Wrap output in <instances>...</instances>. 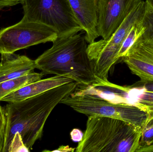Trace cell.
Masks as SVG:
<instances>
[{
    "label": "cell",
    "instance_id": "6da1fadb",
    "mask_svg": "<svg viewBox=\"0 0 153 152\" xmlns=\"http://www.w3.org/2000/svg\"><path fill=\"white\" fill-rule=\"evenodd\" d=\"M78 84L75 81L48 90L26 100L8 103L3 107L6 119V139L3 152H7L16 133L21 136L30 151L41 138L46 121L63 99L73 93Z\"/></svg>",
    "mask_w": 153,
    "mask_h": 152
},
{
    "label": "cell",
    "instance_id": "7a4b0ae2",
    "mask_svg": "<svg viewBox=\"0 0 153 152\" xmlns=\"http://www.w3.org/2000/svg\"><path fill=\"white\" fill-rule=\"evenodd\" d=\"M53 43L35 60L36 68L44 75L66 76L81 86L91 85L99 80L87 54L85 36L74 33L57 37Z\"/></svg>",
    "mask_w": 153,
    "mask_h": 152
},
{
    "label": "cell",
    "instance_id": "3957f363",
    "mask_svg": "<svg viewBox=\"0 0 153 152\" xmlns=\"http://www.w3.org/2000/svg\"><path fill=\"white\" fill-rule=\"evenodd\" d=\"M142 129L121 120L104 116L88 117L77 152H135Z\"/></svg>",
    "mask_w": 153,
    "mask_h": 152
},
{
    "label": "cell",
    "instance_id": "277c9868",
    "mask_svg": "<svg viewBox=\"0 0 153 152\" xmlns=\"http://www.w3.org/2000/svg\"><path fill=\"white\" fill-rule=\"evenodd\" d=\"M22 19L39 22L54 29L58 36L83 30L69 0H22Z\"/></svg>",
    "mask_w": 153,
    "mask_h": 152
},
{
    "label": "cell",
    "instance_id": "5b68a950",
    "mask_svg": "<svg viewBox=\"0 0 153 152\" xmlns=\"http://www.w3.org/2000/svg\"><path fill=\"white\" fill-rule=\"evenodd\" d=\"M60 104L88 117L100 116L121 120L142 129L148 117L146 112L135 104H114L94 95L72 93Z\"/></svg>",
    "mask_w": 153,
    "mask_h": 152
},
{
    "label": "cell",
    "instance_id": "8992f818",
    "mask_svg": "<svg viewBox=\"0 0 153 152\" xmlns=\"http://www.w3.org/2000/svg\"><path fill=\"white\" fill-rule=\"evenodd\" d=\"M57 36L54 29L22 19L16 24L0 29V54L12 53L32 46L53 42Z\"/></svg>",
    "mask_w": 153,
    "mask_h": 152
},
{
    "label": "cell",
    "instance_id": "52a82bcc",
    "mask_svg": "<svg viewBox=\"0 0 153 152\" xmlns=\"http://www.w3.org/2000/svg\"><path fill=\"white\" fill-rule=\"evenodd\" d=\"M138 0H97L99 36L107 40L116 32Z\"/></svg>",
    "mask_w": 153,
    "mask_h": 152
},
{
    "label": "cell",
    "instance_id": "ba28073f",
    "mask_svg": "<svg viewBox=\"0 0 153 152\" xmlns=\"http://www.w3.org/2000/svg\"><path fill=\"white\" fill-rule=\"evenodd\" d=\"M121 60L141 83L153 81V44L139 37Z\"/></svg>",
    "mask_w": 153,
    "mask_h": 152
},
{
    "label": "cell",
    "instance_id": "9c48e42d",
    "mask_svg": "<svg viewBox=\"0 0 153 152\" xmlns=\"http://www.w3.org/2000/svg\"><path fill=\"white\" fill-rule=\"evenodd\" d=\"M79 24L85 32V40L90 44L99 37L97 32V0H69Z\"/></svg>",
    "mask_w": 153,
    "mask_h": 152
},
{
    "label": "cell",
    "instance_id": "30bf717a",
    "mask_svg": "<svg viewBox=\"0 0 153 152\" xmlns=\"http://www.w3.org/2000/svg\"><path fill=\"white\" fill-rule=\"evenodd\" d=\"M73 81H74L69 77L55 75L24 86L4 97L1 101L8 103L20 101Z\"/></svg>",
    "mask_w": 153,
    "mask_h": 152
},
{
    "label": "cell",
    "instance_id": "8fae6325",
    "mask_svg": "<svg viewBox=\"0 0 153 152\" xmlns=\"http://www.w3.org/2000/svg\"><path fill=\"white\" fill-rule=\"evenodd\" d=\"M1 54L0 83L26 76L36 68L35 60L14 53Z\"/></svg>",
    "mask_w": 153,
    "mask_h": 152
},
{
    "label": "cell",
    "instance_id": "7c38bea8",
    "mask_svg": "<svg viewBox=\"0 0 153 152\" xmlns=\"http://www.w3.org/2000/svg\"><path fill=\"white\" fill-rule=\"evenodd\" d=\"M146 7L147 4L146 1L138 0L119 27L107 40V43L112 47L120 48L131 28L136 24L142 22L146 11Z\"/></svg>",
    "mask_w": 153,
    "mask_h": 152
},
{
    "label": "cell",
    "instance_id": "4fadbf2b",
    "mask_svg": "<svg viewBox=\"0 0 153 152\" xmlns=\"http://www.w3.org/2000/svg\"><path fill=\"white\" fill-rule=\"evenodd\" d=\"M44 74L31 72L30 74L14 79H10L0 83V101L9 94L20 89L24 86L42 79Z\"/></svg>",
    "mask_w": 153,
    "mask_h": 152
},
{
    "label": "cell",
    "instance_id": "5bb4252c",
    "mask_svg": "<svg viewBox=\"0 0 153 152\" xmlns=\"http://www.w3.org/2000/svg\"><path fill=\"white\" fill-rule=\"evenodd\" d=\"M143 30L142 22L137 23L131 28L123 41L119 52L118 57L120 60L125 56L128 49L141 36Z\"/></svg>",
    "mask_w": 153,
    "mask_h": 152
},
{
    "label": "cell",
    "instance_id": "9a60e30c",
    "mask_svg": "<svg viewBox=\"0 0 153 152\" xmlns=\"http://www.w3.org/2000/svg\"><path fill=\"white\" fill-rule=\"evenodd\" d=\"M146 4V11L142 21L143 30L140 37L153 44V8Z\"/></svg>",
    "mask_w": 153,
    "mask_h": 152
},
{
    "label": "cell",
    "instance_id": "2e32d148",
    "mask_svg": "<svg viewBox=\"0 0 153 152\" xmlns=\"http://www.w3.org/2000/svg\"><path fill=\"white\" fill-rule=\"evenodd\" d=\"M153 144V117H148L142 130L139 146L136 151L139 152L140 150L145 147L150 146Z\"/></svg>",
    "mask_w": 153,
    "mask_h": 152
},
{
    "label": "cell",
    "instance_id": "e0dca14e",
    "mask_svg": "<svg viewBox=\"0 0 153 152\" xmlns=\"http://www.w3.org/2000/svg\"><path fill=\"white\" fill-rule=\"evenodd\" d=\"M135 105L146 112L148 117H153V93L144 90L135 102Z\"/></svg>",
    "mask_w": 153,
    "mask_h": 152
},
{
    "label": "cell",
    "instance_id": "ac0fdd59",
    "mask_svg": "<svg viewBox=\"0 0 153 152\" xmlns=\"http://www.w3.org/2000/svg\"><path fill=\"white\" fill-rule=\"evenodd\" d=\"M23 142L21 136L19 133L15 134L12 140L7 152H30Z\"/></svg>",
    "mask_w": 153,
    "mask_h": 152
},
{
    "label": "cell",
    "instance_id": "d6986e66",
    "mask_svg": "<svg viewBox=\"0 0 153 152\" xmlns=\"http://www.w3.org/2000/svg\"><path fill=\"white\" fill-rule=\"evenodd\" d=\"M1 102V101H0ZM6 119L3 107L0 104V152H3L6 139Z\"/></svg>",
    "mask_w": 153,
    "mask_h": 152
},
{
    "label": "cell",
    "instance_id": "ffe728a7",
    "mask_svg": "<svg viewBox=\"0 0 153 152\" xmlns=\"http://www.w3.org/2000/svg\"><path fill=\"white\" fill-rule=\"evenodd\" d=\"M83 136L82 132L78 129H74L71 133L72 140L75 142H80L82 139Z\"/></svg>",
    "mask_w": 153,
    "mask_h": 152
},
{
    "label": "cell",
    "instance_id": "44dd1931",
    "mask_svg": "<svg viewBox=\"0 0 153 152\" xmlns=\"http://www.w3.org/2000/svg\"><path fill=\"white\" fill-rule=\"evenodd\" d=\"M22 0H0V4L5 6H11L21 3Z\"/></svg>",
    "mask_w": 153,
    "mask_h": 152
},
{
    "label": "cell",
    "instance_id": "7402d4cb",
    "mask_svg": "<svg viewBox=\"0 0 153 152\" xmlns=\"http://www.w3.org/2000/svg\"><path fill=\"white\" fill-rule=\"evenodd\" d=\"M143 89L145 91L153 93V81H149L145 83H143Z\"/></svg>",
    "mask_w": 153,
    "mask_h": 152
},
{
    "label": "cell",
    "instance_id": "603a6c76",
    "mask_svg": "<svg viewBox=\"0 0 153 152\" xmlns=\"http://www.w3.org/2000/svg\"><path fill=\"white\" fill-rule=\"evenodd\" d=\"M139 152H153V144L150 146H147L141 149Z\"/></svg>",
    "mask_w": 153,
    "mask_h": 152
},
{
    "label": "cell",
    "instance_id": "cb8c5ba5",
    "mask_svg": "<svg viewBox=\"0 0 153 152\" xmlns=\"http://www.w3.org/2000/svg\"><path fill=\"white\" fill-rule=\"evenodd\" d=\"M146 2L148 5L153 8V0H146Z\"/></svg>",
    "mask_w": 153,
    "mask_h": 152
},
{
    "label": "cell",
    "instance_id": "d4e9b609",
    "mask_svg": "<svg viewBox=\"0 0 153 152\" xmlns=\"http://www.w3.org/2000/svg\"><path fill=\"white\" fill-rule=\"evenodd\" d=\"M4 7V6L3 5H2V4H0V10H1V9H2V8H3Z\"/></svg>",
    "mask_w": 153,
    "mask_h": 152
}]
</instances>
